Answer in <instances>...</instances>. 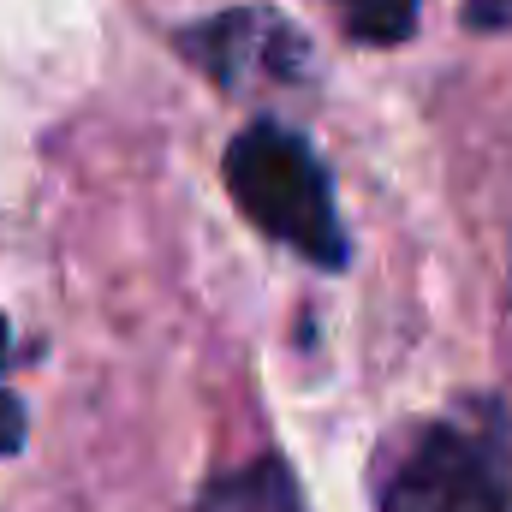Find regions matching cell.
<instances>
[{
	"label": "cell",
	"instance_id": "1",
	"mask_svg": "<svg viewBox=\"0 0 512 512\" xmlns=\"http://www.w3.org/2000/svg\"><path fill=\"white\" fill-rule=\"evenodd\" d=\"M227 191L239 215L274 245L310 256L316 268H346L352 239L334 209V185L298 131L256 120L227 143Z\"/></svg>",
	"mask_w": 512,
	"mask_h": 512
},
{
	"label": "cell",
	"instance_id": "2",
	"mask_svg": "<svg viewBox=\"0 0 512 512\" xmlns=\"http://www.w3.org/2000/svg\"><path fill=\"white\" fill-rule=\"evenodd\" d=\"M382 512H512V417L471 399L423 423L382 477Z\"/></svg>",
	"mask_w": 512,
	"mask_h": 512
},
{
	"label": "cell",
	"instance_id": "3",
	"mask_svg": "<svg viewBox=\"0 0 512 512\" xmlns=\"http://www.w3.org/2000/svg\"><path fill=\"white\" fill-rule=\"evenodd\" d=\"M179 48L221 84V90H268V84H292L310 60V48L298 42V30L280 12H221L203 30L179 36Z\"/></svg>",
	"mask_w": 512,
	"mask_h": 512
},
{
	"label": "cell",
	"instance_id": "4",
	"mask_svg": "<svg viewBox=\"0 0 512 512\" xmlns=\"http://www.w3.org/2000/svg\"><path fill=\"white\" fill-rule=\"evenodd\" d=\"M417 6L423 0H334V18L352 42L364 48H393L417 30Z\"/></svg>",
	"mask_w": 512,
	"mask_h": 512
},
{
	"label": "cell",
	"instance_id": "5",
	"mask_svg": "<svg viewBox=\"0 0 512 512\" xmlns=\"http://www.w3.org/2000/svg\"><path fill=\"white\" fill-rule=\"evenodd\" d=\"M203 512H298V501H292V483L280 465H251V471L215 483Z\"/></svg>",
	"mask_w": 512,
	"mask_h": 512
},
{
	"label": "cell",
	"instance_id": "6",
	"mask_svg": "<svg viewBox=\"0 0 512 512\" xmlns=\"http://www.w3.org/2000/svg\"><path fill=\"white\" fill-rule=\"evenodd\" d=\"M24 435H30L24 405H18L12 393H0V459H6V453H18V447H24Z\"/></svg>",
	"mask_w": 512,
	"mask_h": 512
},
{
	"label": "cell",
	"instance_id": "7",
	"mask_svg": "<svg viewBox=\"0 0 512 512\" xmlns=\"http://www.w3.org/2000/svg\"><path fill=\"white\" fill-rule=\"evenodd\" d=\"M471 30H512V0H465Z\"/></svg>",
	"mask_w": 512,
	"mask_h": 512
},
{
	"label": "cell",
	"instance_id": "8",
	"mask_svg": "<svg viewBox=\"0 0 512 512\" xmlns=\"http://www.w3.org/2000/svg\"><path fill=\"white\" fill-rule=\"evenodd\" d=\"M0 364H6V316H0Z\"/></svg>",
	"mask_w": 512,
	"mask_h": 512
}]
</instances>
